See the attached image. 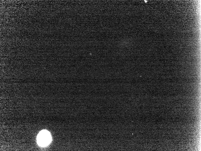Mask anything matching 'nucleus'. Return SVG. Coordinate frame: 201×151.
<instances>
[{
  "mask_svg": "<svg viewBox=\"0 0 201 151\" xmlns=\"http://www.w3.org/2000/svg\"><path fill=\"white\" fill-rule=\"evenodd\" d=\"M51 140V135L48 131L45 130L42 131L38 135L37 143L41 146H44L48 145Z\"/></svg>",
  "mask_w": 201,
  "mask_h": 151,
  "instance_id": "1",
  "label": "nucleus"
}]
</instances>
